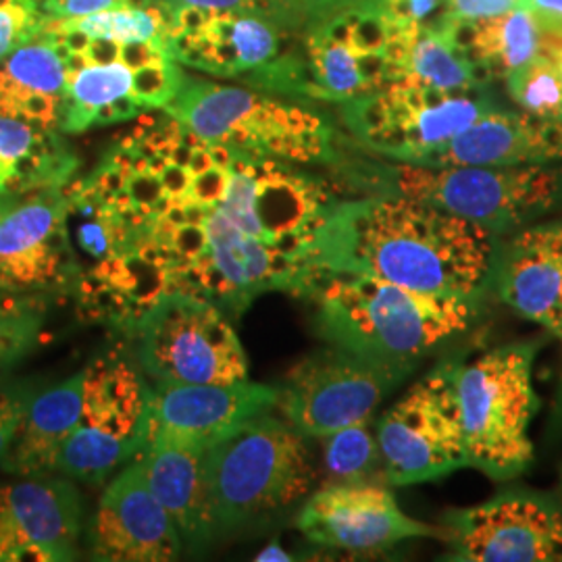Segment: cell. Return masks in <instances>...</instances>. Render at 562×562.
<instances>
[{"mask_svg":"<svg viewBox=\"0 0 562 562\" xmlns=\"http://www.w3.org/2000/svg\"><path fill=\"white\" fill-rule=\"evenodd\" d=\"M417 361H392L329 344L296 362L281 383L278 411L302 438H327L371 419Z\"/></svg>","mask_w":562,"mask_h":562,"instance_id":"cell-10","label":"cell"},{"mask_svg":"<svg viewBox=\"0 0 562 562\" xmlns=\"http://www.w3.org/2000/svg\"><path fill=\"white\" fill-rule=\"evenodd\" d=\"M44 299L27 296L13 306L0 308V375L21 361L41 340Z\"/></svg>","mask_w":562,"mask_h":562,"instance_id":"cell-33","label":"cell"},{"mask_svg":"<svg viewBox=\"0 0 562 562\" xmlns=\"http://www.w3.org/2000/svg\"><path fill=\"white\" fill-rule=\"evenodd\" d=\"M130 334L142 373L155 383L248 380V359L232 317L201 296L169 292Z\"/></svg>","mask_w":562,"mask_h":562,"instance_id":"cell-8","label":"cell"},{"mask_svg":"<svg viewBox=\"0 0 562 562\" xmlns=\"http://www.w3.org/2000/svg\"><path fill=\"white\" fill-rule=\"evenodd\" d=\"M83 55H86L88 63L109 65V63L120 60L121 44L120 42L109 41V38H92Z\"/></svg>","mask_w":562,"mask_h":562,"instance_id":"cell-40","label":"cell"},{"mask_svg":"<svg viewBox=\"0 0 562 562\" xmlns=\"http://www.w3.org/2000/svg\"><path fill=\"white\" fill-rule=\"evenodd\" d=\"M27 296H32V294H13V292H2V290H0V308L20 304V302L25 301Z\"/></svg>","mask_w":562,"mask_h":562,"instance_id":"cell-43","label":"cell"},{"mask_svg":"<svg viewBox=\"0 0 562 562\" xmlns=\"http://www.w3.org/2000/svg\"><path fill=\"white\" fill-rule=\"evenodd\" d=\"M543 53V32L538 20L522 7L498 18L473 21L467 57L477 67L483 83L506 78Z\"/></svg>","mask_w":562,"mask_h":562,"instance_id":"cell-26","label":"cell"},{"mask_svg":"<svg viewBox=\"0 0 562 562\" xmlns=\"http://www.w3.org/2000/svg\"><path fill=\"white\" fill-rule=\"evenodd\" d=\"M280 25L257 11H211L196 32L169 36L167 50L181 65L220 78L250 76L280 57Z\"/></svg>","mask_w":562,"mask_h":562,"instance_id":"cell-21","label":"cell"},{"mask_svg":"<svg viewBox=\"0 0 562 562\" xmlns=\"http://www.w3.org/2000/svg\"><path fill=\"white\" fill-rule=\"evenodd\" d=\"M41 2H42V7H44V0H41Z\"/></svg>","mask_w":562,"mask_h":562,"instance_id":"cell-46","label":"cell"},{"mask_svg":"<svg viewBox=\"0 0 562 562\" xmlns=\"http://www.w3.org/2000/svg\"><path fill=\"white\" fill-rule=\"evenodd\" d=\"M325 440V469L331 483L367 482L382 462L378 429L371 419L341 427Z\"/></svg>","mask_w":562,"mask_h":562,"instance_id":"cell-31","label":"cell"},{"mask_svg":"<svg viewBox=\"0 0 562 562\" xmlns=\"http://www.w3.org/2000/svg\"><path fill=\"white\" fill-rule=\"evenodd\" d=\"M304 440L281 415L269 411L204 450L217 538L267 521L308 496L315 471Z\"/></svg>","mask_w":562,"mask_h":562,"instance_id":"cell-4","label":"cell"},{"mask_svg":"<svg viewBox=\"0 0 562 562\" xmlns=\"http://www.w3.org/2000/svg\"><path fill=\"white\" fill-rule=\"evenodd\" d=\"M76 167L57 130L0 115V196L65 186Z\"/></svg>","mask_w":562,"mask_h":562,"instance_id":"cell-25","label":"cell"},{"mask_svg":"<svg viewBox=\"0 0 562 562\" xmlns=\"http://www.w3.org/2000/svg\"><path fill=\"white\" fill-rule=\"evenodd\" d=\"M308 294L323 340L392 361H419L459 338L482 302L425 294L357 273L323 276Z\"/></svg>","mask_w":562,"mask_h":562,"instance_id":"cell-3","label":"cell"},{"mask_svg":"<svg viewBox=\"0 0 562 562\" xmlns=\"http://www.w3.org/2000/svg\"><path fill=\"white\" fill-rule=\"evenodd\" d=\"M162 146L183 161L176 186H161L140 157L117 142L120 188L101 194L167 265L173 292L211 301L232 319L265 294H308L315 248L338 202L323 180L292 162L211 144L176 125Z\"/></svg>","mask_w":562,"mask_h":562,"instance_id":"cell-1","label":"cell"},{"mask_svg":"<svg viewBox=\"0 0 562 562\" xmlns=\"http://www.w3.org/2000/svg\"><path fill=\"white\" fill-rule=\"evenodd\" d=\"M375 194L425 202L506 236L562 206V165L425 167L396 162L367 169Z\"/></svg>","mask_w":562,"mask_h":562,"instance_id":"cell-5","label":"cell"},{"mask_svg":"<svg viewBox=\"0 0 562 562\" xmlns=\"http://www.w3.org/2000/svg\"><path fill=\"white\" fill-rule=\"evenodd\" d=\"M392 27H427L442 18L443 0H380Z\"/></svg>","mask_w":562,"mask_h":562,"instance_id":"cell-37","label":"cell"},{"mask_svg":"<svg viewBox=\"0 0 562 562\" xmlns=\"http://www.w3.org/2000/svg\"><path fill=\"white\" fill-rule=\"evenodd\" d=\"M459 359H446L413 383L378 423L383 482L413 485L469 467L461 402Z\"/></svg>","mask_w":562,"mask_h":562,"instance_id":"cell-11","label":"cell"},{"mask_svg":"<svg viewBox=\"0 0 562 562\" xmlns=\"http://www.w3.org/2000/svg\"><path fill=\"white\" fill-rule=\"evenodd\" d=\"M498 241L487 227L425 202L371 194L329 209L315 265L319 278L357 273L425 294L482 301L492 288Z\"/></svg>","mask_w":562,"mask_h":562,"instance_id":"cell-2","label":"cell"},{"mask_svg":"<svg viewBox=\"0 0 562 562\" xmlns=\"http://www.w3.org/2000/svg\"><path fill=\"white\" fill-rule=\"evenodd\" d=\"M311 99L346 102L371 92L359 67V53L344 42H329L308 36Z\"/></svg>","mask_w":562,"mask_h":562,"instance_id":"cell-29","label":"cell"},{"mask_svg":"<svg viewBox=\"0 0 562 562\" xmlns=\"http://www.w3.org/2000/svg\"><path fill=\"white\" fill-rule=\"evenodd\" d=\"M48 20L41 0H0V60L36 41Z\"/></svg>","mask_w":562,"mask_h":562,"instance_id":"cell-34","label":"cell"},{"mask_svg":"<svg viewBox=\"0 0 562 562\" xmlns=\"http://www.w3.org/2000/svg\"><path fill=\"white\" fill-rule=\"evenodd\" d=\"M92 561L167 562L183 552L180 531L155 496L140 459L123 464L104 487L86 531Z\"/></svg>","mask_w":562,"mask_h":562,"instance_id":"cell-17","label":"cell"},{"mask_svg":"<svg viewBox=\"0 0 562 562\" xmlns=\"http://www.w3.org/2000/svg\"><path fill=\"white\" fill-rule=\"evenodd\" d=\"M475 90L448 92L417 81H390L380 90L341 102V120L369 150L392 161L419 165L496 109Z\"/></svg>","mask_w":562,"mask_h":562,"instance_id":"cell-9","label":"cell"},{"mask_svg":"<svg viewBox=\"0 0 562 562\" xmlns=\"http://www.w3.org/2000/svg\"><path fill=\"white\" fill-rule=\"evenodd\" d=\"M542 27L543 42L562 41V0H519Z\"/></svg>","mask_w":562,"mask_h":562,"instance_id":"cell-39","label":"cell"},{"mask_svg":"<svg viewBox=\"0 0 562 562\" xmlns=\"http://www.w3.org/2000/svg\"><path fill=\"white\" fill-rule=\"evenodd\" d=\"M442 521L450 561L562 562V504L543 492L501 490Z\"/></svg>","mask_w":562,"mask_h":562,"instance_id":"cell-13","label":"cell"},{"mask_svg":"<svg viewBox=\"0 0 562 562\" xmlns=\"http://www.w3.org/2000/svg\"><path fill=\"white\" fill-rule=\"evenodd\" d=\"M296 527L315 546L357 554L443 538V529L406 515L390 487L369 482L329 483L306 496Z\"/></svg>","mask_w":562,"mask_h":562,"instance_id":"cell-15","label":"cell"},{"mask_svg":"<svg viewBox=\"0 0 562 562\" xmlns=\"http://www.w3.org/2000/svg\"><path fill=\"white\" fill-rule=\"evenodd\" d=\"M153 0H44V11L53 20L86 18L120 7H150Z\"/></svg>","mask_w":562,"mask_h":562,"instance_id":"cell-38","label":"cell"},{"mask_svg":"<svg viewBox=\"0 0 562 562\" xmlns=\"http://www.w3.org/2000/svg\"><path fill=\"white\" fill-rule=\"evenodd\" d=\"M201 140L283 162L336 159L334 132L319 113L261 92L188 78L165 109Z\"/></svg>","mask_w":562,"mask_h":562,"instance_id":"cell-7","label":"cell"},{"mask_svg":"<svg viewBox=\"0 0 562 562\" xmlns=\"http://www.w3.org/2000/svg\"><path fill=\"white\" fill-rule=\"evenodd\" d=\"M67 183L30 192L0 220L2 292H71L78 265L69 236Z\"/></svg>","mask_w":562,"mask_h":562,"instance_id":"cell-14","label":"cell"},{"mask_svg":"<svg viewBox=\"0 0 562 562\" xmlns=\"http://www.w3.org/2000/svg\"><path fill=\"white\" fill-rule=\"evenodd\" d=\"M83 378L86 371L81 369L32 398L15 440L0 461L2 471L18 477L55 473L60 448L80 423Z\"/></svg>","mask_w":562,"mask_h":562,"instance_id":"cell-23","label":"cell"},{"mask_svg":"<svg viewBox=\"0 0 562 562\" xmlns=\"http://www.w3.org/2000/svg\"><path fill=\"white\" fill-rule=\"evenodd\" d=\"M186 74L178 67V60L162 57L134 71L132 97L142 111H161L180 92Z\"/></svg>","mask_w":562,"mask_h":562,"instance_id":"cell-35","label":"cell"},{"mask_svg":"<svg viewBox=\"0 0 562 562\" xmlns=\"http://www.w3.org/2000/svg\"><path fill=\"white\" fill-rule=\"evenodd\" d=\"M492 288L510 311L562 344V220L529 223L503 236Z\"/></svg>","mask_w":562,"mask_h":562,"instance_id":"cell-19","label":"cell"},{"mask_svg":"<svg viewBox=\"0 0 562 562\" xmlns=\"http://www.w3.org/2000/svg\"><path fill=\"white\" fill-rule=\"evenodd\" d=\"M32 398V390L23 385H9L0 390V461L15 440Z\"/></svg>","mask_w":562,"mask_h":562,"instance_id":"cell-36","label":"cell"},{"mask_svg":"<svg viewBox=\"0 0 562 562\" xmlns=\"http://www.w3.org/2000/svg\"><path fill=\"white\" fill-rule=\"evenodd\" d=\"M543 53L550 55V59L557 63V67H559L562 76V41L543 42Z\"/></svg>","mask_w":562,"mask_h":562,"instance_id":"cell-42","label":"cell"},{"mask_svg":"<svg viewBox=\"0 0 562 562\" xmlns=\"http://www.w3.org/2000/svg\"><path fill=\"white\" fill-rule=\"evenodd\" d=\"M561 487H562V469H561Z\"/></svg>","mask_w":562,"mask_h":562,"instance_id":"cell-45","label":"cell"},{"mask_svg":"<svg viewBox=\"0 0 562 562\" xmlns=\"http://www.w3.org/2000/svg\"><path fill=\"white\" fill-rule=\"evenodd\" d=\"M202 446L148 443L140 459L148 483L180 531L183 550L202 552L217 540L209 503Z\"/></svg>","mask_w":562,"mask_h":562,"instance_id":"cell-22","label":"cell"},{"mask_svg":"<svg viewBox=\"0 0 562 562\" xmlns=\"http://www.w3.org/2000/svg\"><path fill=\"white\" fill-rule=\"evenodd\" d=\"M83 371L80 423L63 443L55 473L101 483L136 459L150 385L140 364L120 350L97 357Z\"/></svg>","mask_w":562,"mask_h":562,"instance_id":"cell-12","label":"cell"},{"mask_svg":"<svg viewBox=\"0 0 562 562\" xmlns=\"http://www.w3.org/2000/svg\"><path fill=\"white\" fill-rule=\"evenodd\" d=\"M132 88L134 71L121 60L109 65L88 63L76 74H65L59 132L81 134L97 127L106 109L127 99L134 101Z\"/></svg>","mask_w":562,"mask_h":562,"instance_id":"cell-27","label":"cell"},{"mask_svg":"<svg viewBox=\"0 0 562 562\" xmlns=\"http://www.w3.org/2000/svg\"><path fill=\"white\" fill-rule=\"evenodd\" d=\"M18 201V196H11V194H4V196H0V220L4 217V213L15 204Z\"/></svg>","mask_w":562,"mask_h":562,"instance_id":"cell-44","label":"cell"},{"mask_svg":"<svg viewBox=\"0 0 562 562\" xmlns=\"http://www.w3.org/2000/svg\"><path fill=\"white\" fill-rule=\"evenodd\" d=\"M280 387L265 383H155L142 419V450L153 442L209 448L227 431L278 406ZM136 454V457H138Z\"/></svg>","mask_w":562,"mask_h":562,"instance_id":"cell-16","label":"cell"},{"mask_svg":"<svg viewBox=\"0 0 562 562\" xmlns=\"http://www.w3.org/2000/svg\"><path fill=\"white\" fill-rule=\"evenodd\" d=\"M538 348L536 341H513L461 364L467 459L492 482H513L533 462L529 429L540 408L533 385Z\"/></svg>","mask_w":562,"mask_h":562,"instance_id":"cell-6","label":"cell"},{"mask_svg":"<svg viewBox=\"0 0 562 562\" xmlns=\"http://www.w3.org/2000/svg\"><path fill=\"white\" fill-rule=\"evenodd\" d=\"M504 81L508 97L522 113L538 120L562 121V76L550 55H538Z\"/></svg>","mask_w":562,"mask_h":562,"instance_id":"cell-32","label":"cell"},{"mask_svg":"<svg viewBox=\"0 0 562 562\" xmlns=\"http://www.w3.org/2000/svg\"><path fill=\"white\" fill-rule=\"evenodd\" d=\"M401 80L438 90H473L483 83L477 67L438 27H419L402 65ZM398 81V80H396Z\"/></svg>","mask_w":562,"mask_h":562,"instance_id":"cell-28","label":"cell"},{"mask_svg":"<svg viewBox=\"0 0 562 562\" xmlns=\"http://www.w3.org/2000/svg\"><path fill=\"white\" fill-rule=\"evenodd\" d=\"M255 561L259 562H288L292 561V557H290V552L285 550V548H281L280 543L271 542L269 546H265L261 552L257 554V559Z\"/></svg>","mask_w":562,"mask_h":562,"instance_id":"cell-41","label":"cell"},{"mask_svg":"<svg viewBox=\"0 0 562 562\" xmlns=\"http://www.w3.org/2000/svg\"><path fill=\"white\" fill-rule=\"evenodd\" d=\"M65 65L57 46L38 36L0 60V115L59 130Z\"/></svg>","mask_w":562,"mask_h":562,"instance_id":"cell-24","label":"cell"},{"mask_svg":"<svg viewBox=\"0 0 562 562\" xmlns=\"http://www.w3.org/2000/svg\"><path fill=\"white\" fill-rule=\"evenodd\" d=\"M65 27L80 30L90 38H109L120 44L169 41V18L161 7H120L86 18L57 20Z\"/></svg>","mask_w":562,"mask_h":562,"instance_id":"cell-30","label":"cell"},{"mask_svg":"<svg viewBox=\"0 0 562 562\" xmlns=\"http://www.w3.org/2000/svg\"><path fill=\"white\" fill-rule=\"evenodd\" d=\"M74 480L38 475L0 485V562H69L80 554Z\"/></svg>","mask_w":562,"mask_h":562,"instance_id":"cell-18","label":"cell"},{"mask_svg":"<svg viewBox=\"0 0 562 562\" xmlns=\"http://www.w3.org/2000/svg\"><path fill=\"white\" fill-rule=\"evenodd\" d=\"M562 161V121L492 109L462 134L429 153L425 167H519Z\"/></svg>","mask_w":562,"mask_h":562,"instance_id":"cell-20","label":"cell"}]
</instances>
